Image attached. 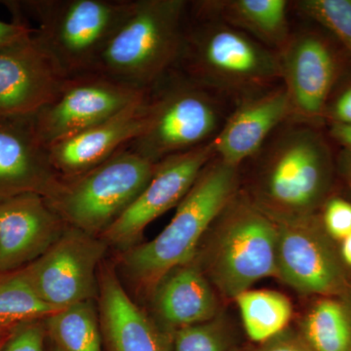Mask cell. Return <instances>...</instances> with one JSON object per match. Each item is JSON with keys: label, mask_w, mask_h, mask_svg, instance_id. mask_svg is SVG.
<instances>
[{"label": "cell", "mask_w": 351, "mask_h": 351, "mask_svg": "<svg viewBox=\"0 0 351 351\" xmlns=\"http://www.w3.org/2000/svg\"><path fill=\"white\" fill-rule=\"evenodd\" d=\"M149 90L141 100L96 125L48 147L61 178L75 177L105 162L144 133L149 123Z\"/></svg>", "instance_id": "cell-15"}, {"label": "cell", "mask_w": 351, "mask_h": 351, "mask_svg": "<svg viewBox=\"0 0 351 351\" xmlns=\"http://www.w3.org/2000/svg\"><path fill=\"white\" fill-rule=\"evenodd\" d=\"M189 4L186 0H134L93 71L136 89H151L179 61Z\"/></svg>", "instance_id": "cell-3"}, {"label": "cell", "mask_w": 351, "mask_h": 351, "mask_svg": "<svg viewBox=\"0 0 351 351\" xmlns=\"http://www.w3.org/2000/svg\"><path fill=\"white\" fill-rule=\"evenodd\" d=\"M105 241L69 226L43 255L20 269L39 299L57 309L92 301Z\"/></svg>", "instance_id": "cell-11"}, {"label": "cell", "mask_w": 351, "mask_h": 351, "mask_svg": "<svg viewBox=\"0 0 351 351\" xmlns=\"http://www.w3.org/2000/svg\"><path fill=\"white\" fill-rule=\"evenodd\" d=\"M134 0L4 1L13 17L32 19V39L64 78L93 71Z\"/></svg>", "instance_id": "cell-2"}, {"label": "cell", "mask_w": 351, "mask_h": 351, "mask_svg": "<svg viewBox=\"0 0 351 351\" xmlns=\"http://www.w3.org/2000/svg\"><path fill=\"white\" fill-rule=\"evenodd\" d=\"M174 351H226L225 339L219 327L209 321L177 330Z\"/></svg>", "instance_id": "cell-27"}, {"label": "cell", "mask_w": 351, "mask_h": 351, "mask_svg": "<svg viewBox=\"0 0 351 351\" xmlns=\"http://www.w3.org/2000/svg\"><path fill=\"white\" fill-rule=\"evenodd\" d=\"M215 156L211 141L156 163L151 181L144 191L101 234L105 242L120 247L135 243L152 221L180 204L201 171Z\"/></svg>", "instance_id": "cell-12"}, {"label": "cell", "mask_w": 351, "mask_h": 351, "mask_svg": "<svg viewBox=\"0 0 351 351\" xmlns=\"http://www.w3.org/2000/svg\"><path fill=\"white\" fill-rule=\"evenodd\" d=\"M147 91L90 71L66 78L52 100L34 113L46 147L100 123L145 97Z\"/></svg>", "instance_id": "cell-10"}, {"label": "cell", "mask_w": 351, "mask_h": 351, "mask_svg": "<svg viewBox=\"0 0 351 351\" xmlns=\"http://www.w3.org/2000/svg\"><path fill=\"white\" fill-rule=\"evenodd\" d=\"M46 328L64 351H103L98 316L92 301L71 304L45 318Z\"/></svg>", "instance_id": "cell-24"}, {"label": "cell", "mask_w": 351, "mask_h": 351, "mask_svg": "<svg viewBox=\"0 0 351 351\" xmlns=\"http://www.w3.org/2000/svg\"><path fill=\"white\" fill-rule=\"evenodd\" d=\"M209 230L203 272L223 297L278 276L276 226L253 200L237 193Z\"/></svg>", "instance_id": "cell-6"}, {"label": "cell", "mask_w": 351, "mask_h": 351, "mask_svg": "<svg viewBox=\"0 0 351 351\" xmlns=\"http://www.w3.org/2000/svg\"><path fill=\"white\" fill-rule=\"evenodd\" d=\"M278 55L292 114L311 121L324 119L341 71L334 45L319 32H302L291 36Z\"/></svg>", "instance_id": "cell-13"}, {"label": "cell", "mask_w": 351, "mask_h": 351, "mask_svg": "<svg viewBox=\"0 0 351 351\" xmlns=\"http://www.w3.org/2000/svg\"><path fill=\"white\" fill-rule=\"evenodd\" d=\"M249 338L265 343L285 331L292 317V304L282 293L245 291L235 298Z\"/></svg>", "instance_id": "cell-23"}, {"label": "cell", "mask_w": 351, "mask_h": 351, "mask_svg": "<svg viewBox=\"0 0 351 351\" xmlns=\"http://www.w3.org/2000/svg\"><path fill=\"white\" fill-rule=\"evenodd\" d=\"M10 331L5 332V334L0 335V351L2 350V346H3L4 343H5L7 337H8L9 332H10Z\"/></svg>", "instance_id": "cell-36"}, {"label": "cell", "mask_w": 351, "mask_h": 351, "mask_svg": "<svg viewBox=\"0 0 351 351\" xmlns=\"http://www.w3.org/2000/svg\"><path fill=\"white\" fill-rule=\"evenodd\" d=\"M263 160L253 201L265 213L313 215L329 199L336 161L326 138L315 128L284 132Z\"/></svg>", "instance_id": "cell-5"}, {"label": "cell", "mask_w": 351, "mask_h": 351, "mask_svg": "<svg viewBox=\"0 0 351 351\" xmlns=\"http://www.w3.org/2000/svg\"><path fill=\"white\" fill-rule=\"evenodd\" d=\"M53 351H64V350H62V348H60V346H58L56 345V343H55V346H54V348H53Z\"/></svg>", "instance_id": "cell-37"}, {"label": "cell", "mask_w": 351, "mask_h": 351, "mask_svg": "<svg viewBox=\"0 0 351 351\" xmlns=\"http://www.w3.org/2000/svg\"><path fill=\"white\" fill-rule=\"evenodd\" d=\"M290 115L292 108L284 87L246 99L214 138L216 156L239 167Z\"/></svg>", "instance_id": "cell-18"}, {"label": "cell", "mask_w": 351, "mask_h": 351, "mask_svg": "<svg viewBox=\"0 0 351 351\" xmlns=\"http://www.w3.org/2000/svg\"><path fill=\"white\" fill-rule=\"evenodd\" d=\"M64 80L32 36L0 48V117L38 112L52 100Z\"/></svg>", "instance_id": "cell-17"}, {"label": "cell", "mask_w": 351, "mask_h": 351, "mask_svg": "<svg viewBox=\"0 0 351 351\" xmlns=\"http://www.w3.org/2000/svg\"><path fill=\"white\" fill-rule=\"evenodd\" d=\"M32 29L27 23L13 18L11 22L0 20V48L8 47L31 38Z\"/></svg>", "instance_id": "cell-30"}, {"label": "cell", "mask_w": 351, "mask_h": 351, "mask_svg": "<svg viewBox=\"0 0 351 351\" xmlns=\"http://www.w3.org/2000/svg\"><path fill=\"white\" fill-rule=\"evenodd\" d=\"M207 90L173 69L149 89V123L127 149L156 164L213 141L221 119Z\"/></svg>", "instance_id": "cell-8"}, {"label": "cell", "mask_w": 351, "mask_h": 351, "mask_svg": "<svg viewBox=\"0 0 351 351\" xmlns=\"http://www.w3.org/2000/svg\"><path fill=\"white\" fill-rule=\"evenodd\" d=\"M13 329V328H12ZM11 329H0V335L5 334V332H8Z\"/></svg>", "instance_id": "cell-38"}, {"label": "cell", "mask_w": 351, "mask_h": 351, "mask_svg": "<svg viewBox=\"0 0 351 351\" xmlns=\"http://www.w3.org/2000/svg\"><path fill=\"white\" fill-rule=\"evenodd\" d=\"M321 223L330 239L343 241L351 234V202L334 196L323 205Z\"/></svg>", "instance_id": "cell-28"}, {"label": "cell", "mask_w": 351, "mask_h": 351, "mask_svg": "<svg viewBox=\"0 0 351 351\" xmlns=\"http://www.w3.org/2000/svg\"><path fill=\"white\" fill-rule=\"evenodd\" d=\"M269 216L277 228V277L302 294L351 301V274L320 217Z\"/></svg>", "instance_id": "cell-9"}, {"label": "cell", "mask_w": 351, "mask_h": 351, "mask_svg": "<svg viewBox=\"0 0 351 351\" xmlns=\"http://www.w3.org/2000/svg\"><path fill=\"white\" fill-rule=\"evenodd\" d=\"M66 223L38 193L0 201V272L19 270L43 255Z\"/></svg>", "instance_id": "cell-14"}, {"label": "cell", "mask_w": 351, "mask_h": 351, "mask_svg": "<svg viewBox=\"0 0 351 351\" xmlns=\"http://www.w3.org/2000/svg\"><path fill=\"white\" fill-rule=\"evenodd\" d=\"M299 336L311 351H351V301L320 297L302 319Z\"/></svg>", "instance_id": "cell-22"}, {"label": "cell", "mask_w": 351, "mask_h": 351, "mask_svg": "<svg viewBox=\"0 0 351 351\" xmlns=\"http://www.w3.org/2000/svg\"><path fill=\"white\" fill-rule=\"evenodd\" d=\"M339 243H341V247H339V252L341 261L348 269H351V234Z\"/></svg>", "instance_id": "cell-35"}, {"label": "cell", "mask_w": 351, "mask_h": 351, "mask_svg": "<svg viewBox=\"0 0 351 351\" xmlns=\"http://www.w3.org/2000/svg\"><path fill=\"white\" fill-rule=\"evenodd\" d=\"M154 291L157 313L178 330L209 322L216 315L218 302L211 283L193 262L166 274Z\"/></svg>", "instance_id": "cell-20"}, {"label": "cell", "mask_w": 351, "mask_h": 351, "mask_svg": "<svg viewBox=\"0 0 351 351\" xmlns=\"http://www.w3.org/2000/svg\"><path fill=\"white\" fill-rule=\"evenodd\" d=\"M336 168L351 193V149L343 147L336 159Z\"/></svg>", "instance_id": "cell-33"}, {"label": "cell", "mask_w": 351, "mask_h": 351, "mask_svg": "<svg viewBox=\"0 0 351 351\" xmlns=\"http://www.w3.org/2000/svg\"><path fill=\"white\" fill-rule=\"evenodd\" d=\"M285 0L197 1L191 10L205 17L219 16L226 24L243 32L265 47L280 51L288 43L290 27Z\"/></svg>", "instance_id": "cell-21"}, {"label": "cell", "mask_w": 351, "mask_h": 351, "mask_svg": "<svg viewBox=\"0 0 351 351\" xmlns=\"http://www.w3.org/2000/svg\"><path fill=\"white\" fill-rule=\"evenodd\" d=\"M156 164L124 147L96 167L61 178L45 198L66 225L103 234L151 181Z\"/></svg>", "instance_id": "cell-7"}, {"label": "cell", "mask_w": 351, "mask_h": 351, "mask_svg": "<svg viewBox=\"0 0 351 351\" xmlns=\"http://www.w3.org/2000/svg\"><path fill=\"white\" fill-rule=\"evenodd\" d=\"M189 12L196 22L186 20L178 71L206 89L232 93L252 94L280 80L278 54L239 29Z\"/></svg>", "instance_id": "cell-4"}, {"label": "cell", "mask_w": 351, "mask_h": 351, "mask_svg": "<svg viewBox=\"0 0 351 351\" xmlns=\"http://www.w3.org/2000/svg\"><path fill=\"white\" fill-rule=\"evenodd\" d=\"M330 135L334 140L343 145V147L351 149V125L343 124H331Z\"/></svg>", "instance_id": "cell-34"}, {"label": "cell", "mask_w": 351, "mask_h": 351, "mask_svg": "<svg viewBox=\"0 0 351 351\" xmlns=\"http://www.w3.org/2000/svg\"><path fill=\"white\" fill-rule=\"evenodd\" d=\"M295 6L331 32L351 55V0H301Z\"/></svg>", "instance_id": "cell-26"}, {"label": "cell", "mask_w": 351, "mask_h": 351, "mask_svg": "<svg viewBox=\"0 0 351 351\" xmlns=\"http://www.w3.org/2000/svg\"><path fill=\"white\" fill-rule=\"evenodd\" d=\"M101 317L112 351H167L152 320L129 297L108 267L101 271Z\"/></svg>", "instance_id": "cell-19"}, {"label": "cell", "mask_w": 351, "mask_h": 351, "mask_svg": "<svg viewBox=\"0 0 351 351\" xmlns=\"http://www.w3.org/2000/svg\"><path fill=\"white\" fill-rule=\"evenodd\" d=\"M253 351H311L302 341L301 337L282 332L274 338L263 343L262 346Z\"/></svg>", "instance_id": "cell-32"}, {"label": "cell", "mask_w": 351, "mask_h": 351, "mask_svg": "<svg viewBox=\"0 0 351 351\" xmlns=\"http://www.w3.org/2000/svg\"><path fill=\"white\" fill-rule=\"evenodd\" d=\"M58 311L39 299L20 269L0 272V329L45 319Z\"/></svg>", "instance_id": "cell-25"}, {"label": "cell", "mask_w": 351, "mask_h": 351, "mask_svg": "<svg viewBox=\"0 0 351 351\" xmlns=\"http://www.w3.org/2000/svg\"><path fill=\"white\" fill-rule=\"evenodd\" d=\"M60 180L36 133L34 113L0 117V201L24 193L47 197Z\"/></svg>", "instance_id": "cell-16"}, {"label": "cell", "mask_w": 351, "mask_h": 351, "mask_svg": "<svg viewBox=\"0 0 351 351\" xmlns=\"http://www.w3.org/2000/svg\"><path fill=\"white\" fill-rule=\"evenodd\" d=\"M44 332L40 320L18 325L9 332L1 351H44Z\"/></svg>", "instance_id": "cell-29"}, {"label": "cell", "mask_w": 351, "mask_h": 351, "mask_svg": "<svg viewBox=\"0 0 351 351\" xmlns=\"http://www.w3.org/2000/svg\"><path fill=\"white\" fill-rule=\"evenodd\" d=\"M239 186V167L215 156L201 171L177 206L169 225L123 257L127 274L138 287L154 290L173 269L193 262L201 240L225 209Z\"/></svg>", "instance_id": "cell-1"}, {"label": "cell", "mask_w": 351, "mask_h": 351, "mask_svg": "<svg viewBox=\"0 0 351 351\" xmlns=\"http://www.w3.org/2000/svg\"><path fill=\"white\" fill-rule=\"evenodd\" d=\"M325 119L331 120V124L351 125V84L346 86L327 108Z\"/></svg>", "instance_id": "cell-31"}]
</instances>
